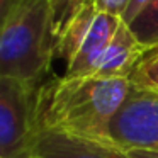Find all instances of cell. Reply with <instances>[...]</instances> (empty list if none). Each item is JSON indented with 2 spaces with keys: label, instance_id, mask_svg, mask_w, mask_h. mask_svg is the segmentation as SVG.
<instances>
[{
  "label": "cell",
  "instance_id": "cell-14",
  "mask_svg": "<svg viewBox=\"0 0 158 158\" xmlns=\"http://www.w3.org/2000/svg\"><path fill=\"white\" fill-rule=\"evenodd\" d=\"M129 153L133 158H158V151L150 150H131Z\"/></svg>",
  "mask_w": 158,
  "mask_h": 158
},
{
  "label": "cell",
  "instance_id": "cell-8",
  "mask_svg": "<svg viewBox=\"0 0 158 158\" xmlns=\"http://www.w3.org/2000/svg\"><path fill=\"white\" fill-rule=\"evenodd\" d=\"M127 26L146 51L158 48V0H150Z\"/></svg>",
  "mask_w": 158,
  "mask_h": 158
},
{
  "label": "cell",
  "instance_id": "cell-5",
  "mask_svg": "<svg viewBox=\"0 0 158 158\" xmlns=\"http://www.w3.org/2000/svg\"><path fill=\"white\" fill-rule=\"evenodd\" d=\"M31 158H133L107 138L34 131L31 138Z\"/></svg>",
  "mask_w": 158,
  "mask_h": 158
},
{
  "label": "cell",
  "instance_id": "cell-1",
  "mask_svg": "<svg viewBox=\"0 0 158 158\" xmlns=\"http://www.w3.org/2000/svg\"><path fill=\"white\" fill-rule=\"evenodd\" d=\"M131 87L129 78L94 75H63L43 82L36 94L34 131L107 138V127Z\"/></svg>",
  "mask_w": 158,
  "mask_h": 158
},
{
  "label": "cell",
  "instance_id": "cell-7",
  "mask_svg": "<svg viewBox=\"0 0 158 158\" xmlns=\"http://www.w3.org/2000/svg\"><path fill=\"white\" fill-rule=\"evenodd\" d=\"M121 21L123 19L116 17V15L99 12L89 36L82 43V46L77 51V55L73 56V60L65 66V77L94 75L104 51L107 49L109 43L112 41Z\"/></svg>",
  "mask_w": 158,
  "mask_h": 158
},
{
  "label": "cell",
  "instance_id": "cell-9",
  "mask_svg": "<svg viewBox=\"0 0 158 158\" xmlns=\"http://www.w3.org/2000/svg\"><path fill=\"white\" fill-rule=\"evenodd\" d=\"M134 89L158 94V48L148 49L129 75Z\"/></svg>",
  "mask_w": 158,
  "mask_h": 158
},
{
  "label": "cell",
  "instance_id": "cell-2",
  "mask_svg": "<svg viewBox=\"0 0 158 158\" xmlns=\"http://www.w3.org/2000/svg\"><path fill=\"white\" fill-rule=\"evenodd\" d=\"M55 58L49 0H22L0 29V77L43 83Z\"/></svg>",
  "mask_w": 158,
  "mask_h": 158
},
{
  "label": "cell",
  "instance_id": "cell-13",
  "mask_svg": "<svg viewBox=\"0 0 158 158\" xmlns=\"http://www.w3.org/2000/svg\"><path fill=\"white\" fill-rule=\"evenodd\" d=\"M22 0H0V19L5 17L12 9H15Z\"/></svg>",
  "mask_w": 158,
  "mask_h": 158
},
{
  "label": "cell",
  "instance_id": "cell-12",
  "mask_svg": "<svg viewBox=\"0 0 158 158\" xmlns=\"http://www.w3.org/2000/svg\"><path fill=\"white\" fill-rule=\"evenodd\" d=\"M148 2H150V0H131L129 7H127V10L124 12V15H123V21L126 22V24H129V22L148 5Z\"/></svg>",
  "mask_w": 158,
  "mask_h": 158
},
{
  "label": "cell",
  "instance_id": "cell-6",
  "mask_svg": "<svg viewBox=\"0 0 158 158\" xmlns=\"http://www.w3.org/2000/svg\"><path fill=\"white\" fill-rule=\"evenodd\" d=\"M146 53L129 26L121 21L112 41L109 43L107 49L104 51L99 65H97L94 77L102 78H129L134 66Z\"/></svg>",
  "mask_w": 158,
  "mask_h": 158
},
{
  "label": "cell",
  "instance_id": "cell-11",
  "mask_svg": "<svg viewBox=\"0 0 158 158\" xmlns=\"http://www.w3.org/2000/svg\"><path fill=\"white\" fill-rule=\"evenodd\" d=\"M129 2L131 0H95L99 12L116 15V17H119V19H123L124 12L129 7Z\"/></svg>",
  "mask_w": 158,
  "mask_h": 158
},
{
  "label": "cell",
  "instance_id": "cell-3",
  "mask_svg": "<svg viewBox=\"0 0 158 158\" xmlns=\"http://www.w3.org/2000/svg\"><path fill=\"white\" fill-rule=\"evenodd\" d=\"M39 85L0 77V158H31Z\"/></svg>",
  "mask_w": 158,
  "mask_h": 158
},
{
  "label": "cell",
  "instance_id": "cell-10",
  "mask_svg": "<svg viewBox=\"0 0 158 158\" xmlns=\"http://www.w3.org/2000/svg\"><path fill=\"white\" fill-rule=\"evenodd\" d=\"M83 2L85 0H49V5H51V21H53V38L68 22V19L78 10Z\"/></svg>",
  "mask_w": 158,
  "mask_h": 158
},
{
  "label": "cell",
  "instance_id": "cell-4",
  "mask_svg": "<svg viewBox=\"0 0 158 158\" xmlns=\"http://www.w3.org/2000/svg\"><path fill=\"white\" fill-rule=\"evenodd\" d=\"M107 139L126 151H158V94L131 87L107 127Z\"/></svg>",
  "mask_w": 158,
  "mask_h": 158
}]
</instances>
